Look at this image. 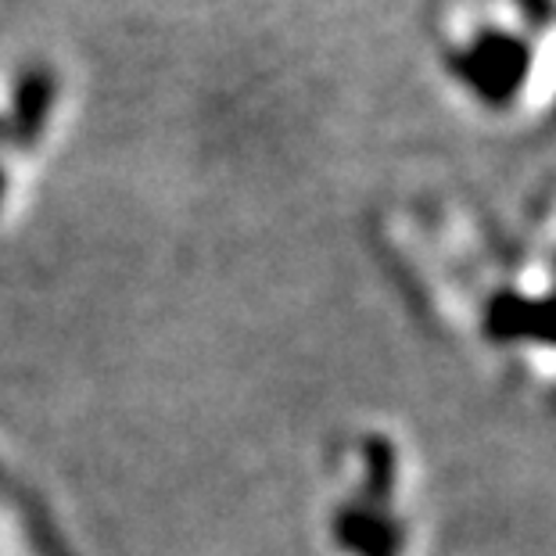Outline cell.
<instances>
[{
	"mask_svg": "<svg viewBox=\"0 0 556 556\" xmlns=\"http://www.w3.org/2000/svg\"><path fill=\"white\" fill-rule=\"evenodd\" d=\"M338 542L356 556H395V528H388L384 520H377L363 510H345L338 517Z\"/></svg>",
	"mask_w": 556,
	"mask_h": 556,
	"instance_id": "3",
	"label": "cell"
},
{
	"mask_svg": "<svg viewBox=\"0 0 556 556\" xmlns=\"http://www.w3.org/2000/svg\"><path fill=\"white\" fill-rule=\"evenodd\" d=\"M54 93H58V83L51 68H26V73L15 79V90H11V115L4 123V137L11 144H18V148L37 144L47 119H51Z\"/></svg>",
	"mask_w": 556,
	"mask_h": 556,
	"instance_id": "2",
	"label": "cell"
},
{
	"mask_svg": "<svg viewBox=\"0 0 556 556\" xmlns=\"http://www.w3.org/2000/svg\"><path fill=\"white\" fill-rule=\"evenodd\" d=\"M453 68L481 101L506 104L525 87L528 68H531V51L525 40L510 37V33L489 29L453 58Z\"/></svg>",
	"mask_w": 556,
	"mask_h": 556,
	"instance_id": "1",
	"label": "cell"
},
{
	"mask_svg": "<svg viewBox=\"0 0 556 556\" xmlns=\"http://www.w3.org/2000/svg\"><path fill=\"white\" fill-rule=\"evenodd\" d=\"M0 140H4V119H0Z\"/></svg>",
	"mask_w": 556,
	"mask_h": 556,
	"instance_id": "5",
	"label": "cell"
},
{
	"mask_svg": "<svg viewBox=\"0 0 556 556\" xmlns=\"http://www.w3.org/2000/svg\"><path fill=\"white\" fill-rule=\"evenodd\" d=\"M0 201H4V173H0Z\"/></svg>",
	"mask_w": 556,
	"mask_h": 556,
	"instance_id": "4",
	"label": "cell"
}]
</instances>
